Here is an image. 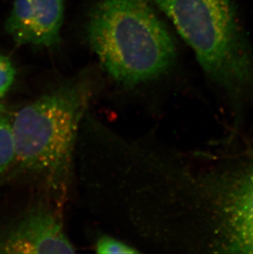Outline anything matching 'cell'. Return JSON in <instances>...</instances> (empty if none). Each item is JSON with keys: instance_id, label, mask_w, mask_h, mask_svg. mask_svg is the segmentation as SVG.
I'll use <instances>...</instances> for the list:
<instances>
[{"instance_id": "cell-3", "label": "cell", "mask_w": 253, "mask_h": 254, "mask_svg": "<svg viewBox=\"0 0 253 254\" xmlns=\"http://www.w3.org/2000/svg\"><path fill=\"white\" fill-rule=\"evenodd\" d=\"M231 101L253 90V51L231 0H154Z\"/></svg>"}, {"instance_id": "cell-2", "label": "cell", "mask_w": 253, "mask_h": 254, "mask_svg": "<svg viewBox=\"0 0 253 254\" xmlns=\"http://www.w3.org/2000/svg\"><path fill=\"white\" fill-rule=\"evenodd\" d=\"M86 32L103 68L124 86L160 77L177 56L172 36L147 0H100Z\"/></svg>"}, {"instance_id": "cell-5", "label": "cell", "mask_w": 253, "mask_h": 254, "mask_svg": "<svg viewBox=\"0 0 253 254\" xmlns=\"http://www.w3.org/2000/svg\"><path fill=\"white\" fill-rule=\"evenodd\" d=\"M56 201H39L0 229V254H73Z\"/></svg>"}, {"instance_id": "cell-9", "label": "cell", "mask_w": 253, "mask_h": 254, "mask_svg": "<svg viewBox=\"0 0 253 254\" xmlns=\"http://www.w3.org/2000/svg\"><path fill=\"white\" fill-rule=\"evenodd\" d=\"M14 67L8 58L0 54V98L7 93L14 81Z\"/></svg>"}, {"instance_id": "cell-10", "label": "cell", "mask_w": 253, "mask_h": 254, "mask_svg": "<svg viewBox=\"0 0 253 254\" xmlns=\"http://www.w3.org/2000/svg\"><path fill=\"white\" fill-rule=\"evenodd\" d=\"M3 111H4V107L0 104V115H2L3 113Z\"/></svg>"}, {"instance_id": "cell-4", "label": "cell", "mask_w": 253, "mask_h": 254, "mask_svg": "<svg viewBox=\"0 0 253 254\" xmlns=\"http://www.w3.org/2000/svg\"><path fill=\"white\" fill-rule=\"evenodd\" d=\"M185 211L205 234L210 252L253 254V161L224 169L183 173Z\"/></svg>"}, {"instance_id": "cell-8", "label": "cell", "mask_w": 253, "mask_h": 254, "mask_svg": "<svg viewBox=\"0 0 253 254\" xmlns=\"http://www.w3.org/2000/svg\"><path fill=\"white\" fill-rule=\"evenodd\" d=\"M95 250L97 254H134L140 253L135 248L107 235L100 237L95 245Z\"/></svg>"}, {"instance_id": "cell-7", "label": "cell", "mask_w": 253, "mask_h": 254, "mask_svg": "<svg viewBox=\"0 0 253 254\" xmlns=\"http://www.w3.org/2000/svg\"><path fill=\"white\" fill-rule=\"evenodd\" d=\"M15 162V144L12 124L0 115V178Z\"/></svg>"}, {"instance_id": "cell-6", "label": "cell", "mask_w": 253, "mask_h": 254, "mask_svg": "<svg viewBox=\"0 0 253 254\" xmlns=\"http://www.w3.org/2000/svg\"><path fill=\"white\" fill-rule=\"evenodd\" d=\"M64 0H14L6 31L19 45L53 48L60 42Z\"/></svg>"}, {"instance_id": "cell-1", "label": "cell", "mask_w": 253, "mask_h": 254, "mask_svg": "<svg viewBox=\"0 0 253 254\" xmlns=\"http://www.w3.org/2000/svg\"><path fill=\"white\" fill-rule=\"evenodd\" d=\"M93 92L88 77H74L26 105L11 123L14 164L41 176L60 204L67 192L80 125Z\"/></svg>"}]
</instances>
